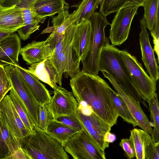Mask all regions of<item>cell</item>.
Masks as SVG:
<instances>
[{"label":"cell","instance_id":"cell-1","mask_svg":"<svg viewBox=\"0 0 159 159\" xmlns=\"http://www.w3.org/2000/svg\"><path fill=\"white\" fill-rule=\"evenodd\" d=\"M70 85L78 103L86 102L111 127L116 124L119 116L107 89L109 85L98 75L82 69L70 79Z\"/></svg>","mask_w":159,"mask_h":159},{"label":"cell","instance_id":"cell-2","mask_svg":"<svg viewBox=\"0 0 159 159\" xmlns=\"http://www.w3.org/2000/svg\"><path fill=\"white\" fill-rule=\"evenodd\" d=\"M120 50L115 46L110 44L109 40L107 41L102 50L99 70L107 72L129 95L147 107L146 101L132 82Z\"/></svg>","mask_w":159,"mask_h":159},{"label":"cell","instance_id":"cell-3","mask_svg":"<svg viewBox=\"0 0 159 159\" xmlns=\"http://www.w3.org/2000/svg\"><path fill=\"white\" fill-rule=\"evenodd\" d=\"M77 25L72 23L65 30L63 39L59 42L48 58L56 69L59 86L62 84L64 73L66 78L75 76L80 71V61L73 54L72 44Z\"/></svg>","mask_w":159,"mask_h":159},{"label":"cell","instance_id":"cell-4","mask_svg":"<svg viewBox=\"0 0 159 159\" xmlns=\"http://www.w3.org/2000/svg\"><path fill=\"white\" fill-rule=\"evenodd\" d=\"M21 147L30 159H69L61 144L37 125L25 138Z\"/></svg>","mask_w":159,"mask_h":159},{"label":"cell","instance_id":"cell-5","mask_svg":"<svg viewBox=\"0 0 159 159\" xmlns=\"http://www.w3.org/2000/svg\"><path fill=\"white\" fill-rule=\"evenodd\" d=\"M106 17L100 12H96L89 20L91 25L90 42L85 58L82 63V69L89 73L98 74L102 50L109 40L106 37L105 29L110 24Z\"/></svg>","mask_w":159,"mask_h":159},{"label":"cell","instance_id":"cell-6","mask_svg":"<svg viewBox=\"0 0 159 159\" xmlns=\"http://www.w3.org/2000/svg\"><path fill=\"white\" fill-rule=\"evenodd\" d=\"M120 53L129 70L133 83L147 101L156 92L157 82L146 73L135 56L124 50H120Z\"/></svg>","mask_w":159,"mask_h":159},{"label":"cell","instance_id":"cell-7","mask_svg":"<svg viewBox=\"0 0 159 159\" xmlns=\"http://www.w3.org/2000/svg\"><path fill=\"white\" fill-rule=\"evenodd\" d=\"M14 89L23 103L30 120L34 126L38 125L39 105L14 65L4 66Z\"/></svg>","mask_w":159,"mask_h":159},{"label":"cell","instance_id":"cell-8","mask_svg":"<svg viewBox=\"0 0 159 159\" xmlns=\"http://www.w3.org/2000/svg\"><path fill=\"white\" fill-rule=\"evenodd\" d=\"M75 115L93 143L99 152L105 156V150L109 144L104 141V137L107 132L111 131V127L94 113L90 115H85L77 108Z\"/></svg>","mask_w":159,"mask_h":159},{"label":"cell","instance_id":"cell-9","mask_svg":"<svg viewBox=\"0 0 159 159\" xmlns=\"http://www.w3.org/2000/svg\"><path fill=\"white\" fill-rule=\"evenodd\" d=\"M74 159H105L91 142L85 129L79 131L64 147Z\"/></svg>","mask_w":159,"mask_h":159},{"label":"cell","instance_id":"cell-10","mask_svg":"<svg viewBox=\"0 0 159 159\" xmlns=\"http://www.w3.org/2000/svg\"><path fill=\"white\" fill-rule=\"evenodd\" d=\"M0 118L21 145L25 138L32 132L23 123L9 94L0 102Z\"/></svg>","mask_w":159,"mask_h":159},{"label":"cell","instance_id":"cell-11","mask_svg":"<svg viewBox=\"0 0 159 159\" xmlns=\"http://www.w3.org/2000/svg\"><path fill=\"white\" fill-rule=\"evenodd\" d=\"M138 6H130L120 9L116 12L111 24L109 38L111 45H120L127 39L130 26Z\"/></svg>","mask_w":159,"mask_h":159},{"label":"cell","instance_id":"cell-12","mask_svg":"<svg viewBox=\"0 0 159 159\" xmlns=\"http://www.w3.org/2000/svg\"><path fill=\"white\" fill-rule=\"evenodd\" d=\"M104 76L107 78L123 99L138 126L150 134L152 131V123L143 110L140 102L129 95L121 87L118 85L113 78L107 72L102 71Z\"/></svg>","mask_w":159,"mask_h":159},{"label":"cell","instance_id":"cell-13","mask_svg":"<svg viewBox=\"0 0 159 159\" xmlns=\"http://www.w3.org/2000/svg\"><path fill=\"white\" fill-rule=\"evenodd\" d=\"M53 90V95L47 107L54 119L74 114L77 109L78 103L72 93L60 86Z\"/></svg>","mask_w":159,"mask_h":159},{"label":"cell","instance_id":"cell-14","mask_svg":"<svg viewBox=\"0 0 159 159\" xmlns=\"http://www.w3.org/2000/svg\"><path fill=\"white\" fill-rule=\"evenodd\" d=\"M141 31L139 43L141 52L142 60L150 77L157 82L159 79V67L156 59L154 51L150 41L144 18L140 20Z\"/></svg>","mask_w":159,"mask_h":159},{"label":"cell","instance_id":"cell-15","mask_svg":"<svg viewBox=\"0 0 159 159\" xmlns=\"http://www.w3.org/2000/svg\"><path fill=\"white\" fill-rule=\"evenodd\" d=\"M91 25L90 21L83 20L77 25L72 44L73 54L82 62L87 52L90 42Z\"/></svg>","mask_w":159,"mask_h":159},{"label":"cell","instance_id":"cell-16","mask_svg":"<svg viewBox=\"0 0 159 159\" xmlns=\"http://www.w3.org/2000/svg\"><path fill=\"white\" fill-rule=\"evenodd\" d=\"M52 52L53 49L46 40L33 41L21 48L20 54L26 64L31 65L48 58Z\"/></svg>","mask_w":159,"mask_h":159},{"label":"cell","instance_id":"cell-17","mask_svg":"<svg viewBox=\"0 0 159 159\" xmlns=\"http://www.w3.org/2000/svg\"><path fill=\"white\" fill-rule=\"evenodd\" d=\"M17 71L28 86L39 105L47 106L51 97L45 85L18 64L14 65Z\"/></svg>","mask_w":159,"mask_h":159},{"label":"cell","instance_id":"cell-18","mask_svg":"<svg viewBox=\"0 0 159 159\" xmlns=\"http://www.w3.org/2000/svg\"><path fill=\"white\" fill-rule=\"evenodd\" d=\"M21 48L20 38L14 33L0 42V65L18 64Z\"/></svg>","mask_w":159,"mask_h":159},{"label":"cell","instance_id":"cell-19","mask_svg":"<svg viewBox=\"0 0 159 159\" xmlns=\"http://www.w3.org/2000/svg\"><path fill=\"white\" fill-rule=\"evenodd\" d=\"M27 71L39 80L47 84L52 89L58 87L59 78L56 69L50 60L46 58L42 61L33 64Z\"/></svg>","mask_w":159,"mask_h":159},{"label":"cell","instance_id":"cell-20","mask_svg":"<svg viewBox=\"0 0 159 159\" xmlns=\"http://www.w3.org/2000/svg\"><path fill=\"white\" fill-rule=\"evenodd\" d=\"M137 159H148L152 140L150 134L143 129L134 128L130 131L129 138Z\"/></svg>","mask_w":159,"mask_h":159},{"label":"cell","instance_id":"cell-21","mask_svg":"<svg viewBox=\"0 0 159 159\" xmlns=\"http://www.w3.org/2000/svg\"><path fill=\"white\" fill-rule=\"evenodd\" d=\"M33 7L43 23L47 16L52 17L62 10H68L69 7L65 0H37Z\"/></svg>","mask_w":159,"mask_h":159},{"label":"cell","instance_id":"cell-22","mask_svg":"<svg viewBox=\"0 0 159 159\" xmlns=\"http://www.w3.org/2000/svg\"><path fill=\"white\" fill-rule=\"evenodd\" d=\"M23 26L20 8L14 6L0 12V30L14 33Z\"/></svg>","mask_w":159,"mask_h":159},{"label":"cell","instance_id":"cell-23","mask_svg":"<svg viewBox=\"0 0 159 159\" xmlns=\"http://www.w3.org/2000/svg\"><path fill=\"white\" fill-rule=\"evenodd\" d=\"M21 147L20 142L0 118V159H5Z\"/></svg>","mask_w":159,"mask_h":159},{"label":"cell","instance_id":"cell-24","mask_svg":"<svg viewBox=\"0 0 159 159\" xmlns=\"http://www.w3.org/2000/svg\"><path fill=\"white\" fill-rule=\"evenodd\" d=\"M79 131L54 119L45 131L47 134L60 143L64 148L68 140Z\"/></svg>","mask_w":159,"mask_h":159},{"label":"cell","instance_id":"cell-25","mask_svg":"<svg viewBox=\"0 0 159 159\" xmlns=\"http://www.w3.org/2000/svg\"><path fill=\"white\" fill-rule=\"evenodd\" d=\"M159 1L146 0L143 7V17L151 34L159 33Z\"/></svg>","mask_w":159,"mask_h":159},{"label":"cell","instance_id":"cell-26","mask_svg":"<svg viewBox=\"0 0 159 159\" xmlns=\"http://www.w3.org/2000/svg\"><path fill=\"white\" fill-rule=\"evenodd\" d=\"M146 0H102L99 12L107 16L124 8L133 6L143 7Z\"/></svg>","mask_w":159,"mask_h":159},{"label":"cell","instance_id":"cell-27","mask_svg":"<svg viewBox=\"0 0 159 159\" xmlns=\"http://www.w3.org/2000/svg\"><path fill=\"white\" fill-rule=\"evenodd\" d=\"M99 0H82L76 9L70 13V20L75 25L84 19L88 20L98 7Z\"/></svg>","mask_w":159,"mask_h":159},{"label":"cell","instance_id":"cell-28","mask_svg":"<svg viewBox=\"0 0 159 159\" xmlns=\"http://www.w3.org/2000/svg\"><path fill=\"white\" fill-rule=\"evenodd\" d=\"M150 113V118L154 127L151 134L153 141L159 143V106L158 95L155 93L147 100Z\"/></svg>","mask_w":159,"mask_h":159},{"label":"cell","instance_id":"cell-29","mask_svg":"<svg viewBox=\"0 0 159 159\" xmlns=\"http://www.w3.org/2000/svg\"><path fill=\"white\" fill-rule=\"evenodd\" d=\"M107 89L114 106L120 116L124 121L132 125L134 127L138 124L134 118L125 103L117 92L113 90L108 85Z\"/></svg>","mask_w":159,"mask_h":159},{"label":"cell","instance_id":"cell-30","mask_svg":"<svg viewBox=\"0 0 159 159\" xmlns=\"http://www.w3.org/2000/svg\"><path fill=\"white\" fill-rule=\"evenodd\" d=\"M9 95L23 123L27 128L33 132L34 126L30 120L27 111L20 98L12 87L10 90Z\"/></svg>","mask_w":159,"mask_h":159},{"label":"cell","instance_id":"cell-31","mask_svg":"<svg viewBox=\"0 0 159 159\" xmlns=\"http://www.w3.org/2000/svg\"><path fill=\"white\" fill-rule=\"evenodd\" d=\"M52 17L53 30L60 34H64L66 29L72 23L68 10H62L57 16Z\"/></svg>","mask_w":159,"mask_h":159},{"label":"cell","instance_id":"cell-32","mask_svg":"<svg viewBox=\"0 0 159 159\" xmlns=\"http://www.w3.org/2000/svg\"><path fill=\"white\" fill-rule=\"evenodd\" d=\"M53 120V116L48 109L47 106L39 105L38 127L46 131Z\"/></svg>","mask_w":159,"mask_h":159},{"label":"cell","instance_id":"cell-33","mask_svg":"<svg viewBox=\"0 0 159 159\" xmlns=\"http://www.w3.org/2000/svg\"><path fill=\"white\" fill-rule=\"evenodd\" d=\"M12 87L4 66L0 65V102Z\"/></svg>","mask_w":159,"mask_h":159},{"label":"cell","instance_id":"cell-34","mask_svg":"<svg viewBox=\"0 0 159 159\" xmlns=\"http://www.w3.org/2000/svg\"><path fill=\"white\" fill-rule=\"evenodd\" d=\"M54 120L69 127L78 130L83 129V127L75 116V113L69 116H59Z\"/></svg>","mask_w":159,"mask_h":159},{"label":"cell","instance_id":"cell-35","mask_svg":"<svg viewBox=\"0 0 159 159\" xmlns=\"http://www.w3.org/2000/svg\"><path fill=\"white\" fill-rule=\"evenodd\" d=\"M37 0H0V4L4 7L14 6L20 8L33 7Z\"/></svg>","mask_w":159,"mask_h":159},{"label":"cell","instance_id":"cell-36","mask_svg":"<svg viewBox=\"0 0 159 159\" xmlns=\"http://www.w3.org/2000/svg\"><path fill=\"white\" fill-rule=\"evenodd\" d=\"M38 24L24 25L19 28L17 31L20 39L23 40L28 39L30 35L39 30L40 25Z\"/></svg>","mask_w":159,"mask_h":159},{"label":"cell","instance_id":"cell-37","mask_svg":"<svg viewBox=\"0 0 159 159\" xmlns=\"http://www.w3.org/2000/svg\"><path fill=\"white\" fill-rule=\"evenodd\" d=\"M119 146L122 148L128 158L130 159L135 157L134 149L129 139H122L119 143Z\"/></svg>","mask_w":159,"mask_h":159},{"label":"cell","instance_id":"cell-38","mask_svg":"<svg viewBox=\"0 0 159 159\" xmlns=\"http://www.w3.org/2000/svg\"><path fill=\"white\" fill-rule=\"evenodd\" d=\"M5 159H30L25 149L22 147L16 150Z\"/></svg>","mask_w":159,"mask_h":159},{"label":"cell","instance_id":"cell-39","mask_svg":"<svg viewBox=\"0 0 159 159\" xmlns=\"http://www.w3.org/2000/svg\"><path fill=\"white\" fill-rule=\"evenodd\" d=\"M159 143H155L152 141L148 159H159Z\"/></svg>","mask_w":159,"mask_h":159},{"label":"cell","instance_id":"cell-40","mask_svg":"<svg viewBox=\"0 0 159 159\" xmlns=\"http://www.w3.org/2000/svg\"><path fill=\"white\" fill-rule=\"evenodd\" d=\"M108 131L105 134L104 140L105 142L109 143H112L116 140V135Z\"/></svg>","mask_w":159,"mask_h":159},{"label":"cell","instance_id":"cell-41","mask_svg":"<svg viewBox=\"0 0 159 159\" xmlns=\"http://www.w3.org/2000/svg\"><path fill=\"white\" fill-rule=\"evenodd\" d=\"M13 33H14L0 30V42Z\"/></svg>","mask_w":159,"mask_h":159},{"label":"cell","instance_id":"cell-42","mask_svg":"<svg viewBox=\"0 0 159 159\" xmlns=\"http://www.w3.org/2000/svg\"><path fill=\"white\" fill-rule=\"evenodd\" d=\"M54 30V27H50L49 26L46 28L41 33V34H43L45 33H49L52 32Z\"/></svg>","mask_w":159,"mask_h":159},{"label":"cell","instance_id":"cell-43","mask_svg":"<svg viewBox=\"0 0 159 159\" xmlns=\"http://www.w3.org/2000/svg\"><path fill=\"white\" fill-rule=\"evenodd\" d=\"M9 7H4L2 6L0 4V12L2 11L7 9Z\"/></svg>","mask_w":159,"mask_h":159},{"label":"cell","instance_id":"cell-44","mask_svg":"<svg viewBox=\"0 0 159 159\" xmlns=\"http://www.w3.org/2000/svg\"><path fill=\"white\" fill-rule=\"evenodd\" d=\"M102 0H99V2L98 3V6L100 4V3H101V2L102 1Z\"/></svg>","mask_w":159,"mask_h":159},{"label":"cell","instance_id":"cell-45","mask_svg":"<svg viewBox=\"0 0 159 159\" xmlns=\"http://www.w3.org/2000/svg\"></svg>","mask_w":159,"mask_h":159}]
</instances>
